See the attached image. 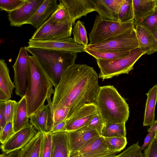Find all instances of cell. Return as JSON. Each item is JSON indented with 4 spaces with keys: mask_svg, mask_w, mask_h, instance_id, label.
Wrapping results in <instances>:
<instances>
[{
    "mask_svg": "<svg viewBox=\"0 0 157 157\" xmlns=\"http://www.w3.org/2000/svg\"><path fill=\"white\" fill-rule=\"evenodd\" d=\"M144 157H157V139L155 136L149 145L144 150Z\"/></svg>",
    "mask_w": 157,
    "mask_h": 157,
    "instance_id": "obj_41",
    "label": "cell"
},
{
    "mask_svg": "<svg viewBox=\"0 0 157 157\" xmlns=\"http://www.w3.org/2000/svg\"><path fill=\"white\" fill-rule=\"evenodd\" d=\"M25 47H21L15 62L12 66L14 71L13 83L16 94L21 98L25 95L30 71L29 56Z\"/></svg>",
    "mask_w": 157,
    "mask_h": 157,
    "instance_id": "obj_8",
    "label": "cell"
},
{
    "mask_svg": "<svg viewBox=\"0 0 157 157\" xmlns=\"http://www.w3.org/2000/svg\"><path fill=\"white\" fill-rule=\"evenodd\" d=\"M134 20L132 0H124L119 11V22H127L134 21Z\"/></svg>",
    "mask_w": 157,
    "mask_h": 157,
    "instance_id": "obj_28",
    "label": "cell"
},
{
    "mask_svg": "<svg viewBox=\"0 0 157 157\" xmlns=\"http://www.w3.org/2000/svg\"><path fill=\"white\" fill-rule=\"evenodd\" d=\"M38 131L29 123L24 128L15 133L5 143L1 148L5 153L8 154L15 150L21 149L25 146L38 133Z\"/></svg>",
    "mask_w": 157,
    "mask_h": 157,
    "instance_id": "obj_13",
    "label": "cell"
},
{
    "mask_svg": "<svg viewBox=\"0 0 157 157\" xmlns=\"http://www.w3.org/2000/svg\"><path fill=\"white\" fill-rule=\"evenodd\" d=\"M117 152L109 150L103 137L100 136L87 142L70 157H103L116 154Z\"/></svg>",
    "mask_w": 157,
    "mask_h": 157,
    "instance_id": "obj_14",
    "label": "cell"
},
{
    "mask_svg": "<svg viewBox=\"0 0 157 157\" xmlns=\"http://www.w3.org/2000/svg\"><path fill=\"white\" fill-rule=\"evenodd\" d=\"M98 77L92 67L84 64L72 65L55 87L52 100L51 98L47 100L52 113L59 108L68 107L70 109L68 118L84 105L96 104L100 87Z\"/></svg>",
    "mask_w": 157,
    "mask_h": 157,
    "instance_id": "obj_1",
    "label": "cell"
},
{
    "mask_svg": "<svg viewBox=\"0 0 157 157\" xmlns=\"http://www.w3.org/2000/svg\"><path fill=\"white\" fill-rule=\"evenodd\" d=\"M147 132H157V120L155 121L150 126V128H148Z\"/></svg>",
    "mask_w": 157,
    "mask_h": 157,
    "instance_id": "obj_45",
    "label": "cell"
},
{
    "mask_svg": "<svg viewBox=\"0 0 157 157\" xmlns=\"http://www.w3.org/2000/svg\"><path fill=\"white\" fill-rule=\"evenodd\" d=\"M135 24L151 14L157 7V0H132Z\"/></svg>",
    "mask_w": 157,
    "mask_h": 157,
    "instance_id": "obj_22",
    "label": "cell"
},
{
    "mask_svg": "<svg viewBox=\"0 0 157 157\" xmlns=\"http://www.w3.org/2000/svg\"><path fill=\"white\" fill-rule=\"evenodd\" d=\"M72 33L75 42L84 47L88 44L86 31L83 22L78 21L72 29Z\"/></svg>",
    "mask_w": 157,
    "mask_h": 157,
    "instance_id": "obj_29",
    "label": "cell"
},
{
    "mask_svg": "<svg viewBox=\"0 0 157 157\" xmlns=\"http://www.w3.org/2000/svg\"><path fill=\"white\" fill-rule=\"evenodd\" d=\"M85 50L86 52L93 56L96 59L107 60H113L128 55L130 52H114L96 51L88 49Z\"/></svg>",
    "mask_w": 157,
    "mask_h": 157,
    "instance_id": "obj_32",
    "label": "cell"
},
{
    "mask_svg": "<svg viewBox=\"0 0 157 157\" xmlns=\"http://www.w3.org/2000/svg\"><path fill=\"white\" fill-rule=\"evenodd\" d=\"M68 132L70 155L78 151L90 140L101 136L87 125Z\"/></svg>",
    "mask_w": 157,
    "mask_h": 157,
    "instance_id": "obj_16",
    "label": "cell"
},
{
    "mask_svg": "<svg viewBox=\"0 0 157 157\" xmlns=\"http://www.w3.org/2000/svg\"><path fill=\"white\" fill-rule=\"evenodd\" d=\"M38 132L21 149L19 157H39L43 137V132Z\"/></svg>",
    "mask_w": 157,
    "mask_h": 157,
    "instance_id": "obj_25",
    "label": "cell"
},
{
    "mask_svg": "<svg viewBox=\"0 0 157 157\" xmlns=\"http://www.w3.org/2000/svg\"><path fill=\"white\" fill-rule=\"evenodd\" d=\"M30 71L25 95L29 117L44 105L54 93L51 79L33 56H29Z\"/></svg>",
    "mask_w": 157,
    "mask_h": 157,
    "instance_id": "obj_2",
    "label": "cell"
},
{
    "mask_svg": "<svg viewBox=\"0 0 157 157\" xmlns=\"http://www.w3.org/2000/svg\"><path fill=\"white\" fill-rule=\"evenodd\" d=\"M96 105L105 122L126 123L128 119V105L113 86H100Z\"/></svg>",
    "mask_w": 157,
    "mask_h": 157,
    "instance_id": "obj_4",
    "label": "cell"
},
{
    "mask_svg": "<svg viewBox=\"0 0 157 157\" xmlns=\"http://www.w3.org/2000/svg\"><path fill=\"white\" fill-rule=\"evenodd\" d=\"M66 125V120L59 122L53 127L50 132L52 133L57 132H65Z\"/></svg>",
    "mask_w": 157,
    "mask_h": 157,
    "instance_id": "obj_44",
    "label": "cell"
},
{
    "mask_svg": "<svg viewBox=\"0 0 157 157\" xmlns=\"http://www.w3.org/2000/svg\"><path fill=\"white\" fill-rule=\"evenodd\" d=\"M15 88L10 77L7 64L3 59L0 60V90L3 91L10 99L13 90Z\"/></svg>",
    "mask_w": 157,
    "mask_h": 157,
    "instance_id": "obj_26",
    "label": "cell"
},
{
    "mask_svg": "<svg viewBox=\"0 0 157 157\" xmlns=\"http://www.w3.org/2000/svg\"><path fill=\"white\" fill-rule=\"evenodd\" d=\"M148 29L157 39V7L154 12L139 23Z\"/></svg>",
    "mask_w": 157,
    "mask_h": 157,
    "instance_id": "obj_33",
    "label": "cell"
},
{
    "mask_svg": "<svg viewBox=\"0 0 157 157\" xmlns=\"http://www.w3.org/2000/svg\"><path fill=\"white\" fill-rule=\"evenodd\" d=\"M115 155L116 154L108 155V156H106L103 157H116V155Z\"/></svg>",
    "mask_w": 157,
    "mask_h": 157,
    "instance_id": "obj_49",
    "label": "cell"
},
{
    "mask_svg": "<svg viewBox=\"0 0 157 157\" xmlns=\"http://www.w3.org/2000/svg\"><path fill=\"white\" fill-rule=\"evenodd\" d=\"M30 123L37 131L50 132L53 127L52 114L48 104L44 105L29 117Z\"/></svg>",
    "mask_w": 157,
    "mask_h": 157,
    "instance_id": "obj_17",
    "label": "cell"
},
{
    "mask_svg": "<svg viewBox=\"0 0 157 157\" xmlns=\"http://www.w3.org/2000/svg\"><path fill=\"white\" fill-rule=\"evenodd\" d=\"M72 25L71 21L56 25L49 18L36 29L30 39L35 41L47 40L71 37Z\"/></svg>",
    "mask_w": 157,
    "mask_h": 157,
    "instance_id": "obj_9",
    "label": "cell"
},
{
    "mask_svg": "<svg viewBox=\"0 0 157 157\" xmlns=\"http://www.w3.org/2000/svg\"><path fill=\"white\" fill-rule=\"evenodd\" d=\"M49 18L52 22L56 25L71 21L65 7L62 3L59 2L58 8Z\"/></svg>",
    "mask_w": 157,
    "mask_h": 157,
    "instance_id": "obj_30",
    "label": "cell"
},
{
    "mask_svg": "<svg viewBox=\"0 0 157 157\" xmlns=\"http://www.w3.org/2000/svg\"><path fill=\"white\" fill-rule=\"evenodd\" d=\"M138 142L128 147L116 157H144Z\"/></svg>",
    "mask_w": 157,
    "mask_h": 157,
    "instance_id": "obj_35",
    "label": "cell"
},
{
    "mask_svg": "<svg viewBox=\"0 0 157 157\" xmlns=\"http://www.w3.org/2000/svg\"><path fill=\"white\" fill-rule=\"evenodd\" d=\"M52 142L51 132L43 133V137L39 157H50Z\"/></svg>",
    "mask_w": 157,
    "mask_h": 157,
    "instance_id": "obj_34",
    "label": "cell"
},
{
    "mask_svg": "<svg viewBox=\"0 0 157 157\" xmlns=\"http://www.w3.org/2000/svg\"><path fill=\"white\" fill-rule=\"evenodd\" d=\"M108 149L111 151L118 153L123 150L127 144L126 137H103Z\"/></svg>",
    "mask_w": 157,
    "mask_h": 157,
    "instance_id": "obj_31",
    "label": "cell"
},
{
    "mask_svg": "<svg viewBox=\"0 0 157 157\" xmlns=\"http://www.w3.org/2000/svg\"><path fill=\"white\" fill-rule=\"evenodd\" d=\"M139 48L135 27L124 33L100 43L88 44L85 49L96 51L130 52Z\"/></svg>",
    "mask_w": 157,
    "mask_h": 157,
    "instance_id": "obj_6",
    "label": "cell"
},
{
    "mask_svg": "<svg viewBox=\"0 0 157 157\" xmlns=\"http://www.w3.org/2000/svg\"><path fill=\"white\" fill-rule=\"evenodd\" d=\"M17 102L9 99L5 101V112L7 123L13 121L14 111Z\"/></svg>",
    "mask_w": 157,
    "mask_h": 157,
    "instance_id": "obj_40",
    "label": "cell"
},
{
    "mask_svg": "<svg viewBox=\"0 0 157 157\" xmlns=\"http://www.w3.org/2000/svg\"><path fill=\"white\" fill-rule=\"evenodd\" d=\"M155 137L156 139H157V132H156Z\"/></svg>",
    "mask_w": 157,
    "mask_h": 157,
    "instance_id": "obj_50",
    "label": "cell"
},
{
    "mask_svg": "<svg viewBox=\"0 0 157 157\" xmlns=\"http://www.w3.org/2000/svg\"><path fill=\"white\" fill-rule=\"evenodd\" d=\"M27 104L25 96L17 102L13 118V129L15 133L19 131L29 122Z\"/></svg>",
    "mask_w": 157,
    "mask_h": 157,
    "instance_id": "obj_23",
    "label": "cell"
},
{
    "mask_svg": "<svg viewBox=\"0 0 157 157\" xmlns=\"http://www.w3.org/2000/svg\"><path fill=\"white\" fill-rule=\"evenodd\" d=\"M21 149H19L8 154V157H19Z\"/></svg>",
    "mask_w": 157,
    "mask_h": 157,
    "instance_id": "obj_47",
    "label": "cell"
},
{
    "mask_svg": "<svg viewBox=\"0 0 157 157\" xmlns=\"http://www.w3.org/2000/svg\"><path fill=\"white\" fill-rule=\"evenodd\" d=\"M52 134L50 157H70L68 132H59Z\"/></svg>",
    "mask_w": 157,
    "mask_h": 157,
    "instance_id": "obj_21",
    "label": "cell"
},
{
    "mask_svg": "<svg viewBox=\"0 0 157 157\" xmlns=\"http://www.w3.org/2000/svg\"><path fill=\"white\" fill-rule=\"evenodd\" d=\"M49 76L54 86L59 83L66 71L75 63L77 53L25 47Z\"/></svg>",
    "mask_w": 157,
    "mask_h": 157,
    "instance_id": "obj_3",
    "label": "cell"
},
{
    "mask_svg": "<svg viewBox=\"0 0 157 157\" xmlns=\"http://www.w3.org/2000/svg\"><path fill=\"white\" fill-rule=\"evenodd\" d=\"M135 28L139 48L149 55L157 52L156 40L150 31L139 24H135Z\"/></svg>",
    "mask_w": 157,
    "mask_h": 157,
    "instance_id": "obj_20",
    "label": "cell"
},
{
    "mask_svg": "<svg viewBox=\"0 0 157 157\" xmlns=\"http://www.w3.org/2000/svg\"><path fill=\"white\" fill-rule=\"evenodd\" d=\"M58 6L56 0H44L26 24L38 29L51 16Z\"/></svg>",
    "mask_w": 157,
    "mask_h": 157,
    "instance_id": "obj_19",
    "label": "cell"
},
{
    "mask_svg": "<svg viewBox=\"0 0 157 157\" xmlns=\"http://www.w3.org/2000/svg\"><path fill=\"white\" fill-rule=\"evenodd\" d=\"M125 123L105 122L101 136L103 137H126Z\"/></svg>",
    "mask_w": 157,
    "mask_h": 157,
    "instance_id": "obj_27",
    "label": "cell"
},
{
    "mask_svg": "<svg viewBox=\"0 0 157 157\" xmlns=\"http://www.w3.org/2000/svg\"><path fill=\"white\" fill-rule=\"evenodd\" d=\"M70 111V109L68 107H61L53 112V127L59 123L66 121L68 117Z\"/></svg>",
    "mask_w": 157,
    "mask_h": 157,
    "instance_id": "obj_36",
    "label": "cell"
},
{
    "mask_svg": "<svg viewBox=\"0 0 157 157\" xmlns=\"http://www.w3.org/2000/svg\"><path fill=\"white\" fill-rule=\"evenodd\" d=\"M105 122L100 114L98 113L91 119L87 126L97 131L101 135Z\"/></svg>",
    "mask_w": 157,
    "mask_h": 157,
    "instance_id": "obj_38",
    "label": "cell"
},
{
    "mask_svg": "<svg viewBox=\"0 0 157 157\" xmlns=\"http://www.w3.org/2000/svg\"><path fill=\"white\" fill-rule=\"evenodd\" d=\"M28 46L75 53L85 52V47L75 42L71 37L47 40L35 41L29 39Z\"/></svg>",
    "mask_w": 157,
    "mask_h": 157,
    "instance_id": "obj_10",
    "label": "cell"
},
{
    "mask_svg": "<svg viewBox=\"0 0 157 157\" xmlns=\"http://www.w3.org/2000/svg\"><path fill=\"white\" fill-rule=\"evenodd\" d=\"M5 101H0V131L4 128L7 124L5 112Z\"/></svg>",
    "mask_w": 157,
    "mask_h": 157,
    "instance_id": "obj_42",
    "label": "cell"
},
{
    "mask_svg": "<svg viewBox=\"0 0 157 157\" xmlns=\"http://www.w3.org/2000/svg\"><path fill=\"white\" fill-rule=\"evenodd\" d=\"M145 54V53L138 48L122 57L110 60L96 59L100 71L98 77L104 80L122 74H128L133 69L136 62Z\"/></svg>",
    "mask_w": 157,
    "mask_h": 157,
    "instance_id": "obj_5",
    "label": "cell"
},
{
    "mask_svg": "<svg viewBox=\"0 0 157 157\" xmlns=\"http://www.w3.org/2000/svg\"><path fill=\"white\" fill-rule=\"evenodd\" d=\"M135 26L134 21L122 23L103 20L97 15L93 28L88 34L90 43L101 42L128 31Z\"/></svg>",
    "mask_w": 157,
    "mask_h": 157,
    "instance_id": "obj_7",
    "label": "cell"
},
{
    "mask_svg": "<svg viewBox=\"0 0 157 157\" xmlns=\"http://www.w3.org/2000/svg\"><path fill=\"white\" fill-rule=\"evenodd\" d=\"M15 132L13 129V121L8 122L2 130L0 131V142L5 143Z\"/></svg>",
    "mask_w": 157,
    "mask_h": 157,
    "instance_id": "obj_39",
    "label": "cell"
},
{
    "mask_svg": "<svg viewBox=\"0 0 157 157\" xmlns=\"http://www.w3.org/2000/svg\"><path fill=\"white\" fill-rule=\"evenodd\" d=\"M98 112L95 104L83 105L66 120L65 132L74 131L87 125L92 118Z\"/></svg>",
    "mask_w": 157,
    "mask_h": 157,
    "instance_id": "obj_11",
    "label": "cell"
},
{
    "mask_svg": "<svg viewBox=\"0 0 157 157\" xmlns=\"http://www.w3.org/2000/svg\"><path fill=\"white\" fill-rule=\"evenodd\" d=\"M96 11L103 20L118 21L120 9L124 0H92Z\"/></svg>",
    "mask_w": 157,
    "mask_h": 157,
    "instance_id": "obj_18",
    "label": "cell"
},
{
    "mask_svg": "<svg viewBox=\"0 0 157 157\" xmlns=\"http://www.w3.org/2000/svg\"><path fill=\"white\" fill-rule=\"evenodd\" d=\"M67 11L73 25L75 21L82 16H86L90 13L96 11L93 0H59Z\"/></svg>",
    "mask_w": 157,
    "mask_h": 157,
    "instance_id": "obj_15",
    "label": "cell"
},
{
    "mask_svg": "<svg viewBox=\"0 0 157 157\" xmlns=\"http://www.w3.org/2000/svg\"><path fill=\"white\" fill-rule=\"evenodd\" d=\"M25 0H0L1 10L9 12L13 11L20 6Z\"/></svg>",
    "mask_w": 157,
    "mask_h": 157,
    "instance_id": "obj_37",
    "label": "cell"
},
{
    "mask_svg": "<svg viewBox=\"0 0 157 157\" xmlns=\"http://www.w3.org/2000/svg\"><path fill=\"white\" fill-rule=\"evenodd\" d=\"M156 133L155 132H148L144 139L143 144L140 147L141 151L144 150L149 145L155 137Z\"/></svg>",
    "mask_w": 157,
    "mask_h": 157,
    "instance_id": "obj_43",
    "label": "cell"
},
{
    "mask_svg": "<svg viewBox=\"0 0 157 157\" xmlns=\"http://www.w3.org/2000/svg\"><path fill=\"white\" fill-rule=\"evenodd\" d=\"M143 122L144 126H151L155 121V109L157 100V84L147 93Z\"/></svg>",
    "mask_w": 157,
    "mask_h": 157,
    "instance_id": "obj_24",
    "label": "cell"
},
{
    "mask_svg": "<svg viewBox=\"0 0 157 157\" xmlns=\"http://www.w3.org/2000/svg\"><path fill=\"white\" fill-rule=\"evenodd\" d=\"M0 157H8V154L5 153H2L0 155Z\"/></svg>",
    "mask_w": 157,
    "mask_h": 157,
    "instance_id": "obj_48",
    "label": "cell"
},
{
    "mask_svg": "<svg viewBox=\"0 0 157 157\" xmlns=\"http://www.w3.org/2000/svg\"><path fill=\"white\" fill-rule=\"evenodd\" d=\"M44 0H25L24 2L15 10L8 13L10 25L21 27L26 24Z\"/></svg>",
    "mask_w": 157,
    "mask_h": 157,
    "instance_id": "obj_12",
    "label": "cell"
},
{
    "mask_svg": "<svg viewBox=\"0 0 157 157\" xmlns=\"http://www.w3.org/2000/svg\"><path fill=\"white\" fill-rule=\"evenodd\" d=\"M156 44H157V39L156 40Z\"/></svg>",
    "mask_w": 157,
    "mask_h": 157,
    "instance_id": "obj_51",
    "label": "cell"
},
{
    "mask_svg": "<svg viewBox=\"0 0 157 157\" xmlns=\"http://www.w3.org/2000/svg\"><path fill=\"white\" fill-rule=\"evenodd\" d=\"M9 99L6 94L0 90V101H6Z\"/></svg>",
    "mask_w": 157,
    "mask_h": 157,
    "instance_id": "obj_46",
    "label": "cell"
}]
</instances>
